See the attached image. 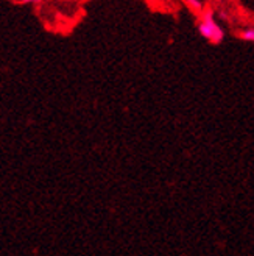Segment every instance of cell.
<instances>
[{
	"label": "cell",
	"instance_id": "obj_2",
	"mask_svg": "<svg viewBox=\"0 0 254 256\" xmlns=\"http://www.w3.org/2000/svg\"><path fill=\"white\" fill-rule=\"evenodd\" d=\"M239 38H240L242 41H245V42L254 44V25H250V27H245V28L240 30Z\"/></svg>",
	"mask_w": 254,
	"mask_h": 256
},
{
	"label": "cell",
	"instance_id": "obj_1",
	"mask_svg": "<svg viewBox=\"0 0 254 256\" xmlns=\"http://www.w3.org/2000/svg\"><path fill=\"white\" fill-rule=\"evenodd\" d=\"M198 33L201 38L212 44H220L225 40V30L220 25L219 19L215 18V11L212 8H205L200 14L198 24H197Z\"/></svg>",
	"mask_w": 254,
	"mask_h": 256
},
{
	"label": "cell",
	"instance_id": "obj_3",
	"mask_svg": "<svg viewBox=\"0 0 254 256\" xmlns=\"http://www.w3.org/2000/svg\"><path fill=\"white\" fill-rule=\"evenodd\" d=\"M183 4H184L190 11L197 12V14H201L203 10H205V5H203L201 0H183Z\"/></svg>",
	"mask_w": 254,
	"mask_h": 256
},
{
	"label": "cell",
	"instance_id": "obj_4",
	"mask_svg": "<svg viewBox=\"0 0 254 256\" xmlns=\"http://www.w3.org/2000/svg\"><path fill=\"white\" fill-rule=\"evenodd\" d=\"M20 4H25V5H28V4H31V5H36V4H41L42 0H19Z\"/></svg>",
	"mask_w": 254,
	"mask_h": 256
}]
</instances>
